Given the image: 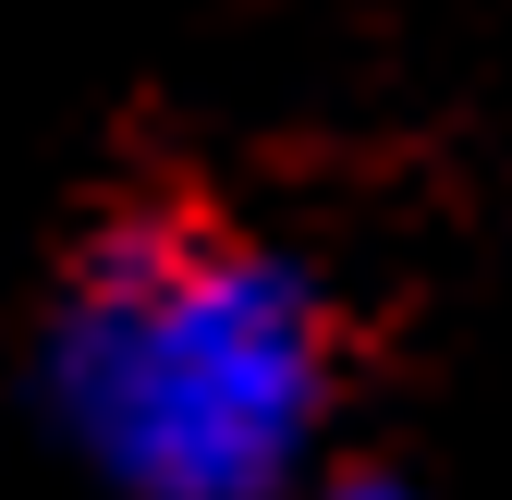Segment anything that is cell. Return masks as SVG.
<instances>
[{"label":"cell","instance_id":"1","mask_svg":"<svg viewBox=\"0 0 512 500\" xmlns=\"http://www.w3.org/2000/svg\"><path fill=\"white\" fill-rule=\"evenodd\" d=\"M342 330L293 257L196 196H110L49 305V403L122 500H281L330 427Z\"/></svg>","mask_w":512,"mask_h":500},{"label":"cell","instance_id":"2","mask_svg":"<svg viewBox=\"0 0 512 500\" xmlns=\"http://www.w3.org/2000/svg\"><path fill=\"white\" fill-rule=\"evenodd\" d=\"M317 500H415L391 464H330V476H317Z\"/></svg>","mask_w":512,"mask_h":500}]
</instances>
